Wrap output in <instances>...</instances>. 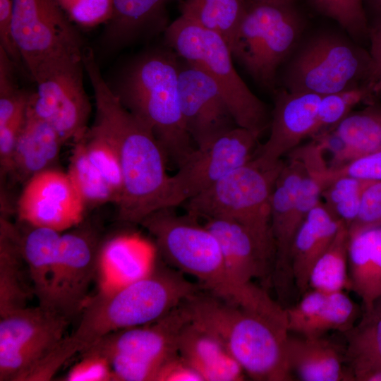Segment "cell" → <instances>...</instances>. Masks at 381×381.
Listing matches in <instances>:
<instances>
[{
  "label": "cell",
  "instance_id": "cell-35",
  "mask_svg": "<svg viewBox=\"0 0 381 381\" xmlns=\"http://www.w3.org/2000/svg\"><path fill=\"white\" fill-rule=\"evenodd\" d=\"M68 174L86 205L116 203L112 190L90 162L80 140L74 142Z\"/></svg>",
  "mask_w": 381,
  "mask_h": 381
},
{
  "label": "cell",
  "instance_id": "cell-39",
  "mask_svg": "<svg viewBox=\"0 0 381 381\" xmlns=\"http://www.w3.org/2000/svg\"><path fill=\"white\" fill-rule=\"evenodd\" d=\"M373 94V86L365 84L322 95L318 107L316 134L325 128L335 127L349 114L355 105L367 99Z\"/></svg>",
  "mask_w": 381,
  "mask_h": 381
},
{
  "label": "cell",
  "instance_id": "cell-53",
  "mask_svg": "<svg viewBox=\"0 0 381 381\" xmlns=\"http://www.w3.org/2000/svg\"><path fill=\"white\" fill-rule=\"evenodd\" d=\"M281 1H286L295 2L296 0H281Z\"/></svg>",
  "mask_w": 381,
  "mask_h": 381
},
{
  "label": "cell",
  "instance_id": "cell-36",
  "mask_svg": "<svg viewBox=\"0 0 381 381\" xmlns=\"http://www.w3.org/2000/svg\"><path fill=\"white\" fill-rule=\"evenodd\" d=\"M78 140L83 143L90 162L114 193L117 205L123 190V175L115 146L95 126L88 128Z\"/></svg>",
  "mask_w": 381,
  "mask_h": 381
},
{
  "label": "cell",
  "instance_id": "cell-34",
  "mask_svg": "<svg viewBox=\"0 0 381 381\" xmlns=\"http://www.w3.org/2000/svg\"><path fill=\"white\" fill-rule=\"evenodd\" d=\"M333 131L345 143L350 161L381 151V111L349 114Z\"/></svg>",
  "mask_w": 381,
  "mask_h": 381
},
{
  "label": "cell",
  "instance_id": "cell-33",
  "mask_svg": "<svg viewBox=\"0 0 381 381\" xmlns=\"http://www.w3.org/2000/svg\"><path fill=\"white\" fill-rule=\"evenodd\" d=\"M181 16L219 34L229 47L243 11V0H182Z\"/></svg>",
  "mask_w": 381,
  "mask_h": 381
},
{
  "label": "cell",
  "instance_id": "cell-48",
  "mask_svg": "<svg viewBox=\"0 0 381 381\" xmlns=\"http://www.w3.org/2000/svg\"><path fill=\"white\" fill-rule=\"evenodd\" d=\"M369 44V52L374 64L373 87L381 79V24L370 28Z\"/></svg>",
  "mask_w": 381,
  "mask_h": 381
},
{
  "label": "cell",
  "instance_id": "cell-51",
  "mask_svg": "<svg viewBox=\"0 0 381 381\" xmlns=\"http://www.w3.org/2000/svg\"><path fill=\"white\" fill-rule=\"evenodd\" d=\"M373 93H379L381 92V79H380L373 87Z\"/></svg>",
  "mask_w": 381,
  "mask_h": 381
},
{
  "label": "cell",
  "instance_id": "cell-32",
  "mask_svg": "<svg viewBox=\"0 0 381 381\" xmlns=\"http://www.w3.org/2000/svg\"><path fill=\"white\" fill-rule=\"evenodd\" d=\"M348 226L342 222L332 243L314 265L309 288L323 291L349 289Z\"/></svg>",
  "mask_w": 381,
  "mask_h": 381
},
{
  "label": "cell",
  "instance_id": "cell-5",
  "mask_svg": "<svg viewBox=\"0 0 381 381\" xmlns=\"http://www.w3.org/2000/svg\"><path fill=\"white\" fill-rule=\"evenodd\" d=\"M173 209H159L140 224L154 237L165 263L195 277L204 289L226 302L241 306L254 302L260 288L246 292L232 283L214 235L198 218L179 215Z\"/></svg>",
  "mask_w": 381,
  "mask_h": 381
},
{
  "label": "cell",
  "instance_id": "cell-40",
  "mask_svg": "<svg viewBox=\"0 0 381 381\" xmlns=\"http://www.w3.org/2000/svg\"><path fill=\"white\" fill-rule=\"evenodd\" d=\"M16 64L0 49V126L26 111L31 93L20 88Z\"/></svg>",
  "mask_w": 381,
  "mask_h": 381
},
{
  "label": "cell",
  "instance_id": "cell-50",
  "mask_svg": "<svg viewBox=\"0 0 381 381\" xmlns=\"http://www.w3.org/2000/svg\"><path fill=\"white\" fill-rule=\"evenodd\" d=\"M361 381H381V370L367 374L362 378Z\"/></svg>",
  "mask_w": 381,
  "mask_h": 381
},
{
  "label": "cell",
  "instance_id": "cell-27",
  "mask_svg": "<svg viewBox=\"0 0 381 381\" xmlns=\"http://www.w3.org/2000/svg\"><path fill=\"white\" fill-rule=\"evenodd\" d=\"M22 235L0 220V318L28 306L35 295L21 246Z\"/></svg>",
  "mask_w": 381,
  "mask_h": 381
},
{
  "label": "cell",
  "instance_id": "cell-37",
  "mask_svg": "<svg viewBox=\"0 0 381 381\" xmlns=\"http://www.w3.org/2000/svg\"><path fill=\"white\" fill-rule=\"evenodd\" d=\"M372 182L349 176L340 177L327 186L321 196L325 198L327 207L349 228L358 215L364 190Z\"/></svg>",
  "mask_w": 381,
  "mask_h": 381
},
{
  "label": "cell",
  "instance_id": "cell-52",
  "mask_svg": "<svg viewBox=\"0 0 381 381\" xmlns=\"http://www.w3.org/2000/svg\"><path fill=\"white\" fill-rule=\"evenodd\" d=\"M375 305L381 306V298L376 303Z\"/></svg>",
  "mask_w": 381,
  "mask_h": 381
},
{
  "label": "cell",
  "instance_id": "cell-38",
  "mask_svg": "<svg viewBox=\"0 0 381 381\" xmlns=\"http://www.w3.org/2000/svg\"><path fill=\"white\" fill-rule=\"evenodd\" d=\"M310 1L318 12L337 21L355 42H369L370 25L363 0Z\"/></svg>",
  "mask_w": 381,
  "mask_h": 381
},
{
  "label": "cell",
  "instance_id": "cell-54",
  "mask_svg": "<svg viewBox=\"0 0 381 381\" xmlns=\"http://www.w3.org/2000/svg\"><path fill=\"white\" fill-rule=\"evenodd\" d=\"M377 306V308H380V309H381V306Z\"/></svg>",
  "mask_w": 381,
  "mask_h": 381
},
{
  "label": "cell",
  "instance_id": "cell-18",
  "mask_svg": "<svg viewBox=\"0 0 381 381\" xmlns=\"http://www.w3.org/2000/svg\"><path fill=\"white\" fill-rule=\"evenodd\" d=\"M322 97L313 93L291 92L285 89L276 90L270 136L259 146L255 156L266 164L278 163L282 161V157L292 152L304 138L315 135Z\"/></svg>",
  "mask_w": 381,
  "mask_h": 381
},
{
  "label": "cell",
  "instance_id": "cell-41",
  "mask_svg": "<svg viewBox=\"0 0 381 381\" xmlns=\"http://www.w3.org/2000/svg\"><path fill=\"white\" fill-rule=\"evenodd\" d=\"M68 19L83 28L106 24L113 13L112 0H56Z\"/></svg>",
  "mask_w": 381,
  "mask_h": 381
},
{
  "label": "cell",
  "instance_id": "cell-12",
  "mask_svg": "<svg viewBox=\"0 0 381 381\" xmlns=\"http://www.w3.org/2000/svg\"><path fill=\"white\" fill-rule=\"evenodd\" d=\"M0 380L25 381L65 337L71 320L38 304L0 318Z\"/></svg>",
  "mask_w": 381,
  "mask_h": 381
},
{
  "label": "cell",
  "instance_id": "cell-44",
  "mask_svg": "<svg viewBox=\"0 0 381 381\" xmlns=\"http://www.w3.org/2000/svg\"><path fill=\"white\" fill-rule=\"evenodd\" d=\"M81 354V359L71 368L64 380L113 381L111 368L105 357L91 352Z\"/></svg>",
  "mask_w": 381,
  "mask_h": 381
},
{
  "label": "cell",
  "instance_id": "cell-25",
  "mask_svg": "<svg viewBox=\"0 0 381 381\" xmlns=\"http://www.w3.org/2000/svg\"><path fill=\"white\" fill-rule=\"evenodd\" d=\"M64 143L56 131L28 106L8 174L26 183L38 173L52 168Z\"/></svg>",
  "mask_w": 381,
  "mask_h": 381
},
{
  "label": "cell",
  "instance_id": "cell-9",
  "mask_svg": "<svg viewBox=\"0 0 381 381\" xmlns=\"http://www.w3.org/2000/svg\"><path fill=\"white\" fill-rule=\"evenodd\" d=\"M291 55L282 76L287 91L325 95L373 86L374 64L369 51L338 32H318Z\"/></svg>",
  "mask_w": 381,
  "mask_h": 381
},
{
  "label": "cell",
  "instance_id": "cell-10",
  "mask_svg": "<svg viewBox=\"0 0 381 381\" xmlns=\"http://www.w3.org/2000/svg\"><path fill=\"white\" fill-rule=\"evenodd\" d=\"M184 301L155 322L102 337L83 353L105 357L113 381H156L162 365L178 353L179 334L190 321Z\"/></svg>",
  "mask_w": 381,
  "mask_h": 381
},
{
  "label": "cell",
  "instance_id": "cell-16",
  "mask_svg": "<svg viewBox=\"0 0 381 381\" xmlns=\"http://www.w3.org/2000/svg\"><path fill=\"white\" fill-rule=\"evenodd\" d=\"M86 205L68 173L50 168L25 184L17 203L20 221L62 233L82 223Z\"/></svg>",
  "mask_w": 381,
  "mask_h": 381
},
{
  "label": "cell",
  "instance_id": "cell-13",
  "mask_svg": "<svg viewBox=\"0 0 381 381\" xmlns=\"http://www.w3.org/2000/svg\"><path fill=\"white\" fill-rule=\"evenodd\" d=\"M259 137L236 126L210 143L195 147L169 176L164 208L176 207L202 193L258 153Z\"/></svg>",
  "mask_w": 381,
  "mask_h": 381
},
{
  "label": "cell",
  "instance_id": "cell-45",
  "mask_svg": "<svg viewBox=\"0 0 381 381\" xmlns=\"http://www.w3.org/2000/svg\"><path fill=\"white\" fill-rule=\"evenodd\" d=\"M27 110V109H26ZM26 111L0 126L1 172L8 174Z\"/></svg>",
  "mask_w": 381,
  "mask_h": 381
},
{
  "label": "cell",
  "instance_id": "cell-2",
  "mask_svg": "<svg viewBox=\"0 0 381 381\" xmlns=\"http://www.w3.org/2000/svg\"><path fill=\"white\" fill-rule=\"evenodd\" d=\"M190 322L214 334L257 381H289L286 344L289 331L282 305L252 308L201 291L184 301Z\"/></svg>",
  "mask_w": 381,
  "mask_h": 381
},
{
  "label": "cell",
  "instance_id": "cell-7",
  "mask_svg": "<svg viewBox=\"0 0 381 381\" xmlns=\"http://www.w3.org/2000/svg\"><path fill=\"white\" fill-rule=\"evenodd\" d=\"M164 32L167 47L214 81L238 126L259 138L270 128L271 112L236 72L230 47L219 34L181 16Z\"/></svg>",
  "mask_w": 381,
  "mask_h": 381
},
{
  "label": "cell",
  "instance_id": "cell-30",
  "mask_svg": "<svg viewBox=\"0 0 381 381\" xmlns=\"http://www.w3.org/2000/svg\"><path fill=\"white\" fill-rule=\"evenodd\" d=\"M346 362L354 380L381 370V309L364 310L361 320L345 333Z\"/></svg>",
  "mask_w": 381,
  "mask_h": 381
},
{
  "label": "cell",
  "instance_id": "cell-49",
  "mask_svg": "<svg viewBox=\"0 0 381 381\" xmlns=\"http://www.w3.org/2000/svg\"><path fill=\"white\" fill-rule=\"evenodd\" d=\"M363 7L370 25L381 24V0H363Z\"/></svg>",
  "mask_w": 381,
  "mask_h": 381
},
{
  "label": "cell",
  "instance_id": "cell-22",
  "mask_svg": "<svg viewBox=\"0 0 381 381\" xmlns=\"http://www.w3.org/2000/svg\"><path fill=\"white\" fill-rule=\"evenodd\" d=\"M286 310L289 332L303 337H322L329 331L345 333L355 325L358 315V306L344 291L311 289Z\"/></svg>",
  "mask_w": 381,
  "mask_h": 381
},
{
  "label": "cell",
  "instance_id": "cell-29",
  "mask_svg": "<svg viewBox=\"0 0 381 381\" xmlns=\"http://www.w3.org/2000/svg\"><path fill=\"white\" fill-rule=\"evenodd\" d=\"M348 261L349 289L370 310L381 298V228L350 235Z\"/></svg>",
  "mask_w": 381,
  "mask_h": 381
},
{
  "label": "cell",
  "instance_id": "cell-6",
  "mask_svg": "<svg viewBox=\"0 0 381 381\" xmlns=\"http://www.w3.org/2000/svg\"><path fill=\"white\" fill-rule=\"evenodd\" d=\"M304 27L295 2L243 0L230 45L233 59L260 86L274 92L278 69L298 46Z\"/></svg>",
  "mask_w": 381,
  "mask_h": 381
},
{
  "label": "cell",
  "instance_id": "cell-28",
  "mask_svg": "<svg viewBox=\"0 0 381 381\" xmlns=\"http://www.w3.org/2000/svg\"><path fill=\"white\" fill-rule=\"evenodd\" d=\"M112 1L113 13L105 24L104 38L107 44L119 47L140 37L164 32L169 25L167 6L175 0Z\"/></svg>",
  "mask_w": 381,
  "mask_h": 381
},
{
  "label": "cell",
  "instance_id": "cell-19",
  "mask_svg": "<svg viewBox=\"0 0 381 381\" xmlns=\"http://www.w3.org/2000/svg\"><path fill=\"white\" fill-rule=\"evenodd\" d=\"M306 173L303 163L291 158L284 163L272 195L270 225L274 255L271 277L279 301L284 300L294 284L291 250L296 231L293 217L297 191Z\"/></svg>",
  "mask_w": 381,
  "mask_h": 381
},
{
  "label": "cell",
  "instance_id": "cell-3",
  "mask_svg": "<svg viewBox=\"0 0 381 381\" xmlns=\"http://www.w3.org/2000/svg\"><path fill=\"white\" fill-rule=\"evenodd\" d=\"M202 289L183 272L158 262L145 278L114 291H98L88 299L63 346L71 357L81 353L109 333L156 321Z\"/></svg>",
  "mask_w": 381,
  "mask_h": 381
},
{
  "label": "cell",
  "instance_id": "cell-21",
  "mask_svg": "<svg viewBox=\"0 0 381 381\" xmlns=\"http://www.w3.org/2000/svg\"><path fill=\"white\" fill-rule=\"evenodd\" d=\"M158 255L155 244L138 234L109 238L99 253L98 291H114L148 276L158 262Z\"/></svg>",
  "mask_w": 381,
  "mask_h": 381
},
{
  "label": "cell",
  "instance_id": "cell-1",
  "mask_svg": "<svg viewBox=\"0 0 381 381\" xmlns=\"http://www.w3.org/2000/svg\"><path fill=\"white\" fill-rule=\"evenodd\" d=\"M83 59L95 96L93 126L113 143L120 161L123 190L116 205L118 219L140 224L164 208L169 177L167 157L150 127L121 103L104 80L93 52L87 48Z\"/></svg>",
  "mask_w": 381,
  "mask_h": 381
},
{
  "label": "cell",
  "instance_id": "cell-24",
  "mask_svg": "<svg viewBox=\"0 0 381 381\" xmlns=\"http://www.w3.org/2000/svg\"><path fill=\"white\" fill-rule=\"evenodd\" d=\"M342 222L320 201L298 229L291 246V267L294 284L301 294L309 288L314 265L332 243Z\"/></svg>",
  "mask_w": 381,
  "mask_h": 381
},
{
  "label": "cell",
  "instance_id": "cell-20",
  "mask_svg": "<svg viewBox=\"0 0 381 381\" xmlns=\"http://www.w3.org/2000/svg\"><path fill=\"white\" fill-rule=\"evenodd\" d=\"M205 226L217 239L232 283L246 292L257 286L255 278L272 277L274 256L241 224L228 219H207Z\"/></svg>",
  "mask_w": 381,
  "mask_h": 381
},
{
  "label": "cell",
  "instance_id": "cell-43",
  "mask_svg": "<svg viewBox=\"0 0 381 381\" xmlns=\"http://www.w3.org/2000/svg\"><path fill=\"white\" fill-rule=\"evenodd\" d=\"M381 228V181L372 182L364 190L359 211L349 227V235Z\"/></svg>",
  "mask_w": 381,
  "mask_h": 381
},
{
  "label": "cell",
  "instance_id": "cell-31",
  "mask_svg": "<svg viewBox=\"0 0 381 381\" xmlns=\"http://www.w3.org/2000/svg\"><path fill=\"white\" fill-rule=\"evenodd\" d=\"M22 235L23 255L38 304H45L62 233L52 229L29 226Z\"/></svg>",
  "mask_w": 381,
  "mask_h": 381
},
{
  "label": "cell",
  "instance_id": "cell-26",
  "mask_svg": "<svg viewBox=\"0 0 381 381\" xmlns=\"http://www.w3.org/2000/svg\"><path fill=\"white\" fill-rule=\"evenodd\" d=\"M323 337L289 334L286 355L291 373L303 381L354 380L351 371L344 365L345 353Z\"/></svg>",
  "mask_w": 381,
  "mask_h": 381
},
{
  "label": "cell",
  "instance_id": "cell-23",
  "mask_svg": "<svg viewBox=\"0 0 381 381\" xmlns=\"http://www.w3.org/2000/svg\"><path fill=\"white\" fill-rule=\"evenodd\" d=\"M178 353L201 376L202 381H242L246 374L214 334L189 322L181 329Z\"/></svg>",
  "mask_w": 381,
  "mask_h": 381
},
{
  "label": "cell",
  "instance_id": "cell-4",
  "mask_svg": "<svg viewBox=\"0 0 381 381\" xmlns=\"http://www.w3.org/2000/svg\"><path fill=\"white\" fill-rule=\"evenodd\" d=\"M179 68L180 58L173 50L152 49L130 61L110 87L121 103L150 127L167 159L178 167L195 147L181 115Z\"/></svg>",
  "mask_w": 381,
  "mask_h": 381
},
{
  "label": "cell",
  "instance_id": "cell-47",
  "mask_svg": "<svg viewBox=\"0 0 381 381\" xmlns=\"http://www.w3.org/2000/svg\"><path fill=\"white\" fill-rule=\"evenodd\" d=\"M156 381H202L199 373L179 353L161 368Z\"/></svg>",
  "mask_w": 381,
  "mask_h": 381
},
{
  "label": "cell",
  "instance_id": "cell-46",
  "mask_svg": "<svg viewBox=\"0 0 381 381\" xmlns=\"http://www.w3.org/2000/svg\"><path fill=\"white\" fill-rule=\"evenodd\" d=\"M12 0H0V48L17 66L23 64L12 33Z\"/></svg>",
  "mask_w": 381,
  "mask_h": 381
},
{
  "label": "cell",
  "instance_id": "cell-42",
  "mask_svg": "<svg viewBox=\"0 0 381 381\" xmlns=\"http://www.w3.org/2000/svg\"><path fill=\"white\" fill-rule=\"evenodd\" d=\"M344 176L381 181V151L363 156L338 167H328L316 180L322 190L334 180Z\"/></svg>",
  "mask_w": 381,
  "mask_h": 381
},
{
  "label": "cell",
  "instance_id": "cell-15",
  "mask_svg": "<svg viewBox=\"0 0 381 381\" xmlns=\"http://www.w3.org/2000/svg\"><path fill=\"white\" fill-rule=\"evenodd\" d=\"M102 245L98 233L82 223L61 234L47 300L42 306L71 321L80 314L97 277Z\"/></svg>",
  "mask_w": 381,
  "mask_h": 381
},
{
  "label": "cell",
  "instance_id": "cell-17",
  "mask_svg": "<svg viewBox=\"0 0 381 381\" xmlns=\"http://www.w3.org/2000/svg\"><path fill=\"white\" fill-rule=\"evenodd\" d=\"M179 95L183 123L195 147L238 126L214 81L181 58Z\"/></svg>",
  "mask_w": 381,
  "mask_h": 381
},
{
  "label": "cell",
  "instance_id": "cell-11",
  "mask_svg": "<svg viewBox=\"0 0 381 381\" xmlns=\"http://www.w3.org/2000/svg\"><path fill=\"white\" fill-rule=\"evenodd\" d=\"M83 52L56 56L31 75L37 90L30 95L28 108L49 123L64 143L78 140L88 128L91 104L83 83Z\"/></svg>",
  "mask_w": 381,
  "mask_h": 381
},
{
  "label": "cell",
  "instance_id": "cell-14",
  "mask_svg": "<svg viewBox=\"0 0 381 381\" xmlns=\"http://www.w3.org/2000/svg\"><path fill=\"white\" fill-rule=\"evenodd\" d=\"M12 4L13 40L30 75L56 56L84 51L75 26L56 0H12Z\"/></svg>",
  "mask_w": 381,
  "mask_h": 381
},
{
  "label": "cell",
  "instance_id": "cell-8",
  "mask_svg": "<svg viewBox=\"0 0 381 381\" xmlns=\"http://www.w3.org/2000/svg\"><path fill=\"white\" fill-rule=\"evenodd\" d=\"M282 160L270 164L256 156L184 203L196 218L228 219L246 227L274 255L270 225L271 198Z\"/></svg>",
  "mask_w": 381,
  "mask_h": 381
}]
</instances>
